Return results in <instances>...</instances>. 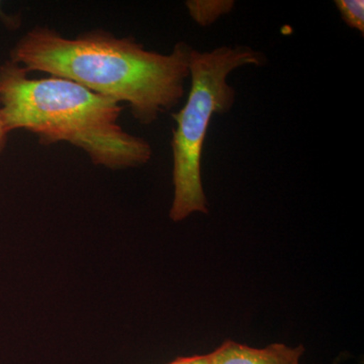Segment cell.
Listing matches in <instances>:
<instances>
[{"label": "cell", "instance_id": "obj_8", "mask_svg": "<svg viewBox=\"0 0 364 364\" xmlns=\"http://www.w3.org/2000/svg\"><path fill=\"white\" fill-rule=\"evenodd\" d=\"M167 364H212V355L203 354V355L186 356L178 358L176 360Z\"/></svg>", "mask_w": 364, "mask_h": 364}, {"label": "cell", "instance_id": "obj_5", "mask_svg": "<svg viewBox=\"0 0 364 364\" xmlns=\"http://www.w3.org/2000/svg\"><path fill=\"white\" fill-rule=\"evenodd\" d=\"M189 16L196 23L208 26L221 16L231 13L234 9L233 0H188L186 2Z\"/></svg>", "mask_w": 364, "mask_h": 364}, {"label": "cell", "instance_id": "obj_3", "mask_svg": "<svg viewBox=\"0 0 364 364\" xmlns=\"http://www.w3.org/2000/svg\"><path fill=\"white\" fill-rule=\"evenodd\" d=\"M262 52L248 46H221L212 51H191V90L181 111L172 114L173 200L169 217L181 222L195 213L208 214V203L202 181V154L208 126L215 114L231 111L236 90L228 83L232 72L244 66H262Z\"/></svg>", "mask_w": 364, "mask_h": 364}, {"label": "cell", "instance_id": "obj_9", "mask_svg": "<svg viewBox=\"0 0 364 364\" xmlns=\"http://www.w3.org/2000/svg\"><path fill=\"white\" fill-rule=\"evenodd\" d=\"M9 134L7 133L6 128H4V122H2L1 116H0V154L6 149L7 139H9Z\"/></svg>", "mask_w": 364, "mask_h": 364}, {"label": "cell", "instance_id": "obj_2", "mask_svg": "<svg viewBox=\"0 0 364 364\" xmlns=\"http://www.w3.org/2000/svg\"><path fill=\"white\" fill-rule=\"evenodd\" d=\"M123 107L68 79L32 78L11 60L0 65V116L7 133L26 130L42 145L68 143L95 166L138 168L152 158L150 143L119 124Z\"/></svg>", "mask_w": 364, "mask_h": 364}, {"label": "cell", "instance_id": "obj_6", "mask_svg": "<svg viewBox=\"0 0 364 364\" xmlns=\"http://www.w3.org/2000/svg\"><path fill=\"white\" fill-rule=\"evenodd\" d=\"M335 6L342 20L349 28L364 33V1L363 0H336Z\"/></svg>", "mask_w": 364, "mask_h": 364}, {"label": "cell", "instance_id": "obj_4", "mask_svg": "<svg viewBox=\"0 0 364 364\" xmlns=\"http://www.w3.org/2000/svg\"><path fill=\"white\" fill-rule=\"evenodd\" d=\"M304 353L303 345L291 347L274 343L264 348H253L227 340L210 355L212 364H301L299 360Z\"/></svg>", "mask_w": 364, "mask_h": 364}, {"label": "cell", "instance_id": "obj_7", "mask_svg": "<svg viewBox=\"0 0 364 364\" xmlns=\"http://www.w3.org/2000/svg\"><path fill=\"white\" fill-rule=\"evenodd\" d=\"M0 21L9 30H18L21 26V14H9L4 11V4L0 1Z\"/></svg>", "mask_w": 364, "mask_h": 364}, {"label": "cell", "instance_id": "obj_1", "mask_svg": "<svg viewBox=\"0 0 364 364\" xmlns=\"http://www.w3.org/2000/svg\"><path fill=\"white\" fill-rule=\"evenodd\" d=\"M193 50L179 42L162 54L145 49L134 37H117L102 28L68 38L36 26L11 48L9 60L28 73L68 79L124 102L138 123L150 126L183 98Z\"/></svg>", "mask_w": 364, "mask_h": 364}]
</instances>
